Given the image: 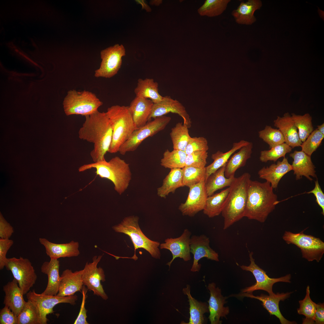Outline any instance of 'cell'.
I'll list each match as a JSON object with an SVG mask.
<instances>
[{"label":"cell","instance_id":"55","mask_svg":"<svg viewBox=\"0 0 324 324\" xmlns=\"http://www.w3.org/2000/svg\"><path fill=\"white\" fill-rule=\"evenodd\" d=\"M136 2L140 4L142 6V8L145 10L147 11L150 12L152 10L151 8L144 0H136Z\"/></svg>","mask_w":324,"mask_h":324},{"label":"cell","instance_id":"40","mask_svg":"<svg viewBox=\"0 0 324 324\" xmlns=\"http://www.w3.org/2000/svg\"><path fill=\"white\" fill-rule=\"evenodd\" d=\"M230 2V0H206L197 11L201 16H217L224 12Z\"/></svg>","mask_w":324,"mask_h":324},{"label":"cell","instance_id":"45","mask_svg":"<svg viewBox=\"0 0 324 324\" xmlns=\"http://www.w3.org/2000/svg\"><path fill=\"white\" fill-rule=\"evenodd\" d=\"M17 317L18 324H40L36 308L28 300Z\"/></svg>","mask_w":324,"mask_h":324},{"label":"cell","instance_id":"22","mask_svg":"<svg viewBox=\"0 0 324 324\" xmlns=\"http://www.w3.org/2000/svg\"><path fill=\"white\" fill-rule=\"evenodd\" d=\"M39 242L44 247L46 254L50 259L76 256L80 254L78 242L72 241L66 243L57 244L44 238H40Z\"/></svg>","mask_w":324,"mask_h":324},{"label":"cell","instance_id":"50","mask_svg":"<svg viewBox=\"0 0 324 324\" xmlns=\"http://www.w3.org/2000/svg\"><path fill=\"white\" fill-rule=\"evenodd\" d=\"M0 324H18L17 316L7 305L0 311Z\"/></svg>","mask_w":324,"mask_h":324},{"label":"cell","instance_id":"32","mask_svg":"<svg viewBox=\"0 0 324 324\" xmlns=\"http://www.w3.org/2000/svg\"><path fill=\"white\" fill-rule=\"evenodd\" d=\"M183 176L182 169H170L163 179L162 185L157 189L158 195L161 198H165L170 193H173L177 188L184 186Z\"/></svg>","mask_w":324,"mask_h":324},{"label":"cell","instance_id":"15","mask_svg":"<svg viewBox=\"0 0 324 324\" xmlns=\"http://www.w3.org/2000/svg\"><path fill=\"white\" fill-rule=\"evenodd\" d=\"M205 182L202 181L189 188L186 201L178 207V209L183 215L194 217L204 209L208 197L205 187Z\"/></svg>","mask_w":324,"mask_h":324},{"label":"cell","instance_id":"9","mask_svg":"<svg viewBox=\"0 0 324 324\" xmlns=\"http://www.w3.org/2000/svg\"><path fill=\"white\" fill-rule=\"evenodd\" d=\"M154 119L135 130L130 138L120 147L118 152L124 155L127 152L135 151L145 139L163 130L170 122L171 118L164 116Z\"/></svg>","mask_w":324,"mask_h":324},{"label":"cell","instance_id":"42","mask_svg":"<svg viewBox=\"0 0 324 324\" xmlns=\"http://www.w3.org/2000/svg\"><path fill=\"white\" fill-rule=\"evenodd\" d=\"M206 167L200 168L185 166L182 168L183 170V182L184 186L189 188L202 181H205Z\"/></svg>","mask_w":324,"mask_h":324},{"label":"cell","instance_id":"29","mask_svg":"<svg viewBox=\"0 0 324 324\" xmlns=\"http://www.w3.org/2000/svg\"><path fill=\"white\" fill-rule=\"evenodd\" d=\"M59 261L57 259H50L49 262H45L41 267L42 273L48 276L46 287L42 294L56 296L58 291L60 276L59 274Z\"/></svg>","mask_w":324,"mask_h":324},{"label":"cell","instance_id":"35","mask_svg":"<svg viewBox=\"0 0 324 324\" xmlns=\"http://www.w3.org/2000/svg\"><path fill=\"white\" fill-rule=\"evenodd\" d=\"M225 165L210 175L205 182V187L208 196L217 190L230 187L235 177L227 178L224 174Z\"/></svg>","mask_w":324,"mask_h":324},{"label":"cell","instance_id":"24","mask_svg":"<svg viewBox=\"0 0 324 324\" xmlns=\"http://www.w3.org/2000/svg\"><path fill=\"white\" fill-rule=\"evenodd\" d=\"M292 170L291 165L289 163L287 158L285 157L281 161H278L276 164L263 167L258 171V174L260 178L266 180L274 189L277 188L283 176Z\"/></svg>","mask_w":324,"mask_h":324},{"label":"cell","instance_id":"23","mask_svg":"<svg viewBox=\"0 0 324 324\" xmlns=\"http://www.w3.org/2000/svg\"><path fill=\"white\" fill-rule=\"evenodd\" d=\"M290 156L293 160L291 166L296 180L300 179L302 176H305L310 181L313 180L310 176L316 178L315 167L310 156L302 151H295L290 154Z\"/></svg>","mask_w":324,"mask_h":324},{"label":"cell","instance_id":"6","mask_svg":"<svg viewBox=\"0 0 324 324\" xmlns=\"http://www.w3.org/2000/svg\"><path fill=\"white\" fill-rule=\"evenodd\" d=\"M138 220L137 216L127 217L120 224L112 228L115 232L124 233L130 237L134 248V254L132 258L136 260V250L142 248L148 251L152 257L160 259L161 255L158 247L160 243L150 240L144 235L139 227Z\"/></svg>","mask_w":324,"mask_h":324},{"label":"cell","instance_id":"27","mask_svg":"<svg viewBox=\"0 0 324 324\" xmlns=\"http://www.w3.org/2000/svg\"><path fill=\"white\" fill-rule=\"evenodd\" d=\"M18 284L14 278L3 287L5 294L3 303L8 306L17 316L26 302L23 298L22 291Z\"/></svg>","mask_w":324,"mask_h":324},{"label":"cell","instance_id":"36","mask_svg":"<svg viewBox=\"0 0 324 324\" xmlns=\"http://www.w3.org/2000/svg\"><path fill=\"white\" fill-rule=\"evenodd\" d=\"M230 188L222 190L220 192L208 196L203 213L209 218L219 215L224 206L230 191Z\"/></svg>","mask_w":324,"mask_h":324},{"label":"cell","instance_id":"2","mask_svg":"<svg viewBox=\"0 0 324 324\" xmlns=\"http://www.w3.org/2000/svg\"><path fill=\"white\" fill-rule=\"evenodd\" d=\"M270 183L251 180L249 182L244 217L250 220L264 222L278 203Z\"/></svg>","mask_w":324,"mask_h":324},{"label":"cell","instance_id":"46","mask_svg":"<svg viewBox=\"0 0 324 324\" xmlns=\"http://www.w3.org/2000/svg\"><path fill=\"white\" fill-rule=\"evenodd\" d=\"M324 138V135L317 129L314 130L305 140L302 142L300 146L301 151L311 156L319 147Z\"/></svg>","mask_w":324,"mask_h":324},{"label":"cell","instance_id":"20","mask_svg":"<svg viewBox=\"0 0 324 324\" xmlns=\"http://www.w3.org/2000/svg\"><path fill=\"white\" fill-rule=\"evenodd\" d=\"M292 292L286 293L279 292L273 296H268L262 294L260 296H254L252 293H242L239 296L246 297L257 299L262 302V305L270 315L275 316L279 320L281 324H296L295 321H290L286 319L282 314L279 309L280 301H284L288 298Z\"/></svg>","mask_w":324,"mask_h":324},{"label":"cell","instance_id":"5","mask_svg":"<svg viewBox=\"0 0 324 324\" xmlns=\"http://www.w3.org/2000/svg\"><path fill=\"white\" fill-rule=\"evenodd\" d=\"M112 130V139L108 152L115 153L137 129L128 106L113 105L106 112Z\"/></svg>","mask_w":324,"mask_h":324},{"label":"cell","instance_id":"17","mask_svg":"<svg viewBox=\"0 0 324 324\" xmlns=\"http://www.w3.org/2000/svg\"><path fill=\"white\" fill-rule=\"evenodd\" d=\"M191 233L188 229H184L182 234L176 238H168L165 242L160 244L161 249L169 250L171 253L172 258L166 265L170 268L171 265L176 258H180L185 261L191 260L190 241Z\"/></svg>","mask_w":324,"mask_h":324},{"label":"cell","instance_id":"57","mask_svg":"<svg viewBox=\"0 0 324 324\" xmlns=\"http://www.w3.org/2000/svg\"><path fill=\"white\" fill-rule=\"evenodd\" d=\"M151 2V4H154L155 5H159L162 2V0H154L153 1Z\"/></svg>","mask_w":324,"mask_h":324},{"label":"cell","instance_id":"30","mask_svg":"<svg viewBox=\"0 0 324 324\" xmlns=\"http://www.w3.org/2000/svg\"><path fill=\"white\" fill-rule=\"evenodd\" d=\"M253 148V143L249 142L231 156L225 165L224 174L226 178L235 177L237 170L245 165L247 160L251 157Z\"/></svg>","mask_w":324,"mask_h":324},{"label":"cell","instance_id":"21","mask_svg":"<svg viewBox=\"0 0 324 324\" xmlns=\"http://www.w3.org/2000/svg\"><path fill=\"white\" fill-rule=\"evenodd\" d=\"M83 269L74 272L71 270L64 271L60 276L58 291L57 295L65 297L74 295L77 292H81L83 284L82 275Z\"/></svg>","mask_w":324,"mask_h":324},{"label":"cell","instance_id":"4","mask_svg":"<svg viewBox=\"0 0 324 324\" xmlns=\"http://www.w3.org/2000/svg\"><path fill=\"white\" fill-rule=\"evenodd\" d=\"M92 168L95 169V173L100 177L111 181L115 190L119 195L128 189L131 180L129 164L118 156L108 161L105 160L84 164L79 168L78 171L82 172Z\"/></svg>","mask_w":324,"mask_h":324},{"label":"cell","instance_id":"28","mask_svg":"<svg viewBox=\"0 0 324 324\" xmlns=\"http://www.w3.org/2000/svg\"><path fill=\"white\" fill-rule=\"evenodd\" d=\"M262 5V2L260 0L242 1L237 8L232 11L231 14L238 24L250 25L256 21L254 15L255 11L260 9Z\"/></svg>","mask_w":324,"mask_h":324},{"label":"cell","instance_id":"26","mask_svg":"<svg viewBox=\"0 0 324 324\" xmlns=\"http://www.w3.org/2000/svg\"><path fill=\"white\" fill-rule=\"evenodd\" d=\"M274 123V126L283 134L285 143L292 148L300 146L302 142L299 137L297 129L288 113L284 114L282 117L278 116Z\"/></svg>","mask_w":324,"mask_h":324},{"label":"cell","instance_id":"31","mask_svg":"<svg viewBox=\"0 0 324 324\" xmlns=\"http://www.w3.org/2000/svg\"><path fill=\"white\" fill-rule=\"evenodd\" d=\"M183 292L187 295L190 305V317L189 322L185 323L182 322L181 324H202L205 322L204 314L209 312L208 305L206 302H199L193 297L190 294V286L186 285L182 290Z\"/></svg>","mask_w":324,"mask_h":324},{"label":"cell","instance_id":"18","mask_svg":"<svg viewBox=\"0 0 324 324\" xmlns=\"http://www.w3.org/2000/svg\"><path fill=\"white\" fill-rule=\"evenodd\" d=\"M170 112L178 114L182 118L184 124L188 128L191 127V119L185 107L178 101L170 96L163 97L161 101L154 103L149 121L152 118L165 116Z\"/></svg>","mask_w":324,"mask_h":324},{"label":"cell","instance_id":"3","mask_svg":"<svg viewBox=\"0 0 324 324\" xmlns=\"http://www.w3.org/2000/svg\"><path fill=\"white\" fill-rule=\"evenodd\" d=\"M250 178L249 173L245 172L235 177L229 187V194L221 213L224 218V230L227 229L244 217Z\"/></svg>","mask_w":324,"mask_h":324},{"label":"cell","instance_id":"54","mask_svg":"<svg viewBox=\"0 0 324 324\" xmlns=\"http://www.w3.org/2000/svg\"><path fill=\"white\" fill-rule=\"evenodd\" d=\"M315 324L324 323V304L319 303L317 304L315 315Z\"/></svg>","mask_w":324,"mask_h":324},{"label":"cell","instance_id":"12","mask_svg":"<svg viewBox=\"0 0 324 324\" xmlns=\"http://www.w3.org/2000/svg\"><path fill=\"white\" fill-rule=\"evenodd\" d=\"M253 253H250L249 254L250 263L248 266L242 265L241 268L243 270L251 272L256 280L255 284L247 287L242 290V293H252L254 291L262 290L268 292L269 295L273 296L275 293L272 290L273 285L278 282L290 283L291 275L288 274L285 276L278 278H272L268 277L266 272L259 267L255 262L253 257Z\"/></svg>","mask_w":324,"mask_h":324},{"label":"cell","instance_id":"41","mask_svg":"<svg viewBox=\"0 0 324 324\" xmlns=\"http://www.w3.org/2000/svg\"><path fill=\"white\" fill-rule=\"evenodd\" d=\"M292 118L298 130V134L302 142L314 130L312 117L308 113L301 116L292 114Z\"/></svg>","mask_w":324,"mask_h":324},{"label":"cell","instance_id":"39","mask_svg":"<svg viewBox=\"0 0 324 324\" xmlns=\"http://www.w3.org/2000/svg\"><path fill=\"white\" fill-rule=\"evenodd\" d=\"M310 287L308 286L306 289V294L304 298L299 301V307L297 309V312L300 315L305 316L302 320L303 324H315V315L317 304L313 302L310 297Z\"/></svg>","mask_w":324,"mask_h":324},{"label":"cell","instance_id":"16","mask_svg":"<svg viewBox=\"0 0 324 324\" xmlns=\"http://www.w3.org/2000/svg\"><path fill=\"white\" fill-rule=\"evenodd\" d=\"M210 240L206 235H193L190 237V252L193 255L194 260L190 271L193 272H198L201 265L199 261L203 258L216 261H219L218 254L210 246Z\"/></svg>","mask_w":324,"mask_h":324},{"label":"cell","instance_id":"33","mask_svg":"<svg viewBox=\"0 0 324 324\" xmlns=\"http://www.w3.org/2000/svg\"><path fill=\"white\" fill-rule=\"evenodd\" d=\"M136 97L149 99L154 103L161 101L163 97L158 92V84L152 78L139 79L134 90Z\"/></svg>","mask_w":324,"mask_h":324},{"label":"cell","instance_id":"53","mask_svg":"<svg viewBox=\"0 0 324 324\" xmlns=\"http://www.w3.org/2000/svg\"><path fill=\"white\" fill-rule=\"evenodd\" d=\"M314 188L307 193L313 194L316 198V202L322 209V214L324 215V194L319 185L317 179L315 181Z\"/></svg>","mask_w":324,"mask_h":324},{"label":"cell","instance_id":"49","mask_svg":"<svg viewBox=\"0 0 324 324\" xmlns=\"http://www.w3.org/2000/svg\"><path fill=\"white\" fill-rule=\"evenodd\" d=\"M14 244V241L9 239L0 238V269L5 267L8 258L7 254Z\"/></svg>","mask_w":324,"mask_h":324},{"label":"cell","instance_id":"14","mask_svg":"<svg viewBox=\"0 0 324 324\" xmlns=\"http://www.w3.org/2000/svg\"><path fill=\"white\" fill-rule=\"evenodd\" d=\"M102 255L94 256L91 262H86L82 275L83 285L87 289L92 291L94 294L106 300L108 297L105 293L101 281H105L104 272L102 268L98 267V263L100 261Z\"/></svg>","mask_w":324,"mask_h":324},{"label":"cell","instance_id":"51","mask_svg":"<svg viewBox=\"0 0 324 324\" xmlns=\"http://www.w3.org/2000/svg\"><path fill=\"white\" fill-rule=\"evenodd\" d=\"M83 285L81 292L82 295V298L80 312L76 319L75 320L74 324H88L86 320L87 316L86 312L87 310L85 307V303L86 298V294L88 290Z\"/></svg>","mask_w":324,"mask_h":324},{"label":"cell","instance_id":"48","mask_svg":"<svg viewBox=\"0 0 324 324\" xmlns=\"http://www.w3.org/2000/svg\"><path fill=\"white\" fill-rule=\"evenodd\" d=\"M208 149V142L205 138L202 136L190 137L185 152L187 155L196 151H207Z\"/></svg>","mask_w":324,"mask_h":324},{"label":"cell","instance_id":"37","mask_svg":"<svg viewBox=\"0 0 324 324\" xmlns=\"http://www.w3.org/2000/svg\"><path fill=\"white\" fill-rule=\"evenodd\" d=\"M188 128L183 123L179 122L171 129L170 135L173 149L185 152L191 137L189 134Z\"/></svg>","mask_w":324,"mask_h":324},{"label":"cell","instance_id":"7","mask_svg":"<svg viewBox=\"0 0 324 324\" xmlns=\"http://www.w3.org/2000/svg\"><path fill=\"white\" fill-rule=\"evenodd\" d=\"M103 104L102 102L93 93L74 89L68 92L63 102L64 110L67 116H88L98 111Z\"/></svg>","mask_w":324,"mask_h":324},{"label":"cell","instance_id":"25","mask_svg":"<svg viewBox=\"0 0 324 324\" xmlns=\"http://www.w3.org/2000/svg\"><path fill=\"white\" fill-rule=\"evenodd\" d=\"M153 104L149 99L137 97L131 102L128 109L137 128L149 121Z\"/></svg>","mask_w":324,"mask_h":324},{"label":"cell","instance_id":"34","mask_svg":"<svg viewBox=\"0 0 324 324\" xmlns=\"http://www.w3.org/2000/svg\"><path fill=\"white\" fill-rule=\"evenodd\" d=\"M249 142L242 140L233 143L232 148L228 151L224 153L220 151L213 154L211 156L213 161L206 167V180L212 174L225 165L231 156L242 147L247 145Z\"/></svg>","mask_w":324,"mask_h":324},{"label":"cell","instance_id":"11","mask_svg":"<svg viewBox=\"0 0 324 324\" xmlns=\"http://www.w3.org/2000/svg\"><path fill=\"white\" fill-rule=\"evenodd\" d=\"M5 267L11 272L23 294H27L35 284L37 278L30 260L21 257L8 258Z\"/></svg>","mask_w":324,"mask_h":324},{"label":"cell","instance_id":"19","mask_svg":"<svg viewBox=\"0 0 324 324\" xmlns=\"http://www.w3.org/2000/svg\"><path fill=\"white\" fill-rule=\"evenodd\" d=\"M208 288L209 291L210 297L208 302L210 315L208 318L211 324H220L221 317L226 318L229 313L228 307H224L226 303V297L221 294L220 289L216 287L215 284L212 283L208 284Z\"/></svg>","mask_w":324,"mask_h":324},{"label":"cell","instance_id":"8","mask_svg":"<svg viewBox=\"0 0 324 324\" xmlns=\"http://www.w3.org/2000/svg\"><path fill=\"white\" fill-rule=\"evenodd\" d=\"M305 229L298 233L285 231L283 239L286 244H293L299 248L303 258L309 262H319L324 254V242L319 238L305 234Z\"/></svg>","mask_w":324,"mask_h":324},{"label":"cell","instance_id":"56","mask_svg":"<svg viewBox=\"0 0 324 324\" xmlns=\"http://www.w3.org/2000/svg\"><path fill=\"white\" fill-rule=\"evenodd\" d=\"M317 127V129L322 135H324V123H323L320 125H318Z\"/></svg>","mask_w":324,"mask_h":324},{"label":"cell","instance_id":"43","mask_svg":"<svg viewBox=\"0 0 324 324\" xmlns=\"http://www.w3.org/2000/svg\"><path fill=\"white\" fill-rule=\"evenodd\" d=\"M292 148L285 142L274 147L269 150L262 151L260 152V160L262 162L268 161L276 162L281 157H285L286 154L290 153Z\"/></svg>","mask_w":324,"mask_h":324},{"label":"cell","instance_id":"10","mask_svg":"<svg viewBox=\"0 0 324 324\" xmlns=\"http://www.w3.org/2000/svg\"><path fill=\"white\" fill-rule=\"evenodd\" d=\"M26 296L28 299L32 303L36 308L40 324L47 323L49 320L47 316L53 313V308L56 305L61 303L74 305L78 299L76 295L60 297L38 294L34 290L28 292Z\"/></svg>","mask_w":324,"mask_h":324},{"label":"cell","instance_id":"13","mask_svg":"<svg viewBox=\"0 0 324 324\" xmlns=\"http://www.w3.org/2000/svg\"><path fill=\"white\" fill-rule=\"evenodd\" d=\"M100 55L102 61L99 68L95 70L94 76L110 78L117 74L120 68L125 50L123 45L116 44L102 50Z\"/></svg>","mask_w":324,"mask_h":324},{"label":"cell","instance_id":"52","mask_svg":"<svg viewBox=\"0 0 324 324\" xmlns=\"http://www.w3.org/2000/svg\"><path fill=\"white\" fill-rule=\"evenodd\" d=\"M14 232L13 227L0 214V238L9 239Z\"/></svg>","mask_w":324,"mask_h":324},{"label":"cell","instance_id":"38","mask_svg":"<svg viewBox=\"0 0 324 324\" xmlns=\"http://www.w3.org/2000/svg\"><path fill=\"white\" fill-rule=\"evenodd\" d=\"M187 154L184 151L166 149L164 152L160 161V165L165 168L182 169L185 166Z\"/></svg>","mask_w":324,"mask_h":324},{"label":"cell","instance_id":"1","mask_svg":"<svg viewBox=\"0 0 324 324\" xmlns=\"http://www.w3.org/2000/svg\"><path fill=\"white\" fill-rule=\"evenodd\" d=\"M85 120L78 131L79 138L94 144L90 153L94 162L106 160L112 136V130L106 112L98 111L85 116Z\"/></svg>","mask_w":324,"mask_h":324},{"label":"cell","instance_id":"47","mask_svg":"<svg viewBox=\"0 0 324 324\" xmlns=\"http://www.w3.org/2000/svg\"><path fill=\"white\" fill-rule=\"evenodd\" d=\"M208 157L207 151H199L186 155L185 166L203 168L206 167Z\"/></svg>","mask_w":324,"mask_h":324},{"label":"cell","instance_id":"44","mask_svg":"<svg viewBox=\"0 0 324 324\" xmlns=\"http://www.w3.org/2000/svg\"><path fill=\"white\" fill-rule=\"evenodd\" d=\"M259 137L267 143L270 148L285 142L283 134L278 129L266 125L265 128L258 132Z\"/></svg>","mask_w":324,"mask_h":324}]
</instances>
